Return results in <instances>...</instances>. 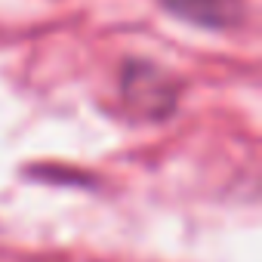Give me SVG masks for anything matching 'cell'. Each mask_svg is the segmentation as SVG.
<instances>
[{"instance_id":"obj_1","label":"cell","mask_w":262,"mask_h":262,"mask_svg":"<svg viewBox=\"0 0 262 262\" xmlns=\"http://www.w3.org/2000/svg\"><path fill=\"white\" fill-rule=\"evenodd\" d=\"M161 4L194 22V25H207V28H228V25H237L241 16L247 13L244 0H161Z\"/></svg>"}]
</instances>
